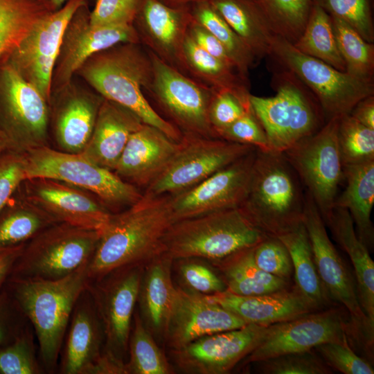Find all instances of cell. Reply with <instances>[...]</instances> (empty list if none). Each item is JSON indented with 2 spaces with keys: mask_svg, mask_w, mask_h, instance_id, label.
I'll use <instances>...</instances> for the list:
<instances>
[{
  "mask_svg": "<svg viewBox=\"0 0 374 374\" xmlns=\"http://www.w3.org/2000/svg\"><path fill=\"white\" fill-rule=\"evenodd\" d=\"M277 238L285 244L290 255L295 287L315 310L328 308L332 302L317 273L303 224Z\"/></svg>",
  "mask_w": 374,
  "mask_h": 374,
  "instance_id": "34",
  "label": "cell"
},
{
  "mask_svg": "<svg viewBox=\"0 0 374 374\" xmlns=\"http://www.w3.org/2000/svg\"><path fill=\"white\" fill-rule=\"evenodd\" d=\"M273 33L294 44L303 33L314 0H258Z\"/></svg>",
  "mask_w": 374,
  "mask_h": 374,
  "instance_id": "40",
  "label": "cell"
},
{
  "mask_svg": "<svg viewBox=\"0 0 374 374\" xmlns=\"http://www.w3.org/2000/svg\"><path fill=\"white\" fill-rule=\"evenodd\" d=\"M144 265L113 271L89 282L105 337L104 352L121 362L128 352L132 321Z\"/></svg>",
  "mask_w": 374,
  "mask_h": 374,
  "instance_id": "16",
  "label": "cell"
},
{
  "mask_svg": "<svg viewBox=\"0 0 374 374\" xmlns=\"http://www.w3.org/2000/svg\"><path fill=\"white\" fill-rule=\"evenodd\" d=\"M57 222L18 189L0 211V249L25 244Z\"/></svg>",
  "mask_w": 374,
  "mask_h": 374,
  "instance_id": "35",
  "label": "cell"
},
{
  "mask_svg": "<svg viewBox=\"0 0 374 374\" xmlns=\"http://www.w3.org/2000/svg\"><path fill=\"white\" fill-rule=\"evenodd\" d=\"M62 348L60 371L62 374H91L104 353L103 326L87 290L78 299ZM61 354V353H60Z\"/></svg>",
  "mask_w": 374,
  "mask_h": 374,
  "instance_id": "24",
  "label": "cell"
},
{
  "mask_svg": "<svg viewBox=\"0 0 374 374\" xmlns=\"http://www.w3.org/2000/svg\"><path fill=\"white\" fill-rule=\"evenodd\" d=\"M247 324L206 296L177 287L163 338L170 350H177L204 336Z\"/></svg>",
  "mask_w": 374,
  "mask_h": 374,
  "instance_id": "23",
  "label": "cell"
},
{
  "mask_svg": "<svg viewBox=\"0 0 374 374\" xmlns=\"http://www.w3.org/2000/svg\"><path fill=\"white\" fill-rule=\"evenodd\" d=\"M293 46L302 53L346 72L337 47L330 15L315 1L304 30Z\"/></svg>",
  "mask_w": 374,
  "mask_h": 374,
  "instance_id": "37",
  "label": "cell"
},
{
  "mask_svg": "<svg viewBox=\"0 0 374 374\" xmlns=\"http://www.w3.org/2000/svg\"><path fill=\"white\" fill-rule=\"evenodd\" d=\"M188 33L204 51L239 71L234 60L225 47L193 18L189 25Z\"/></svg>",
  "mask_w": 374,
  "mask_h": 374,
  "instance_id": "53",
  "label": "cell"
},
{
  "mask_svg": "<svg viewBox=\"0 0 374 374\" xmlns=\"http://www.w3.org/2000/svg\"><path fill=\"white\" fill-rule=\"evenodd\" d=\"M149 55L152 76L147 89L176 127L183 135L218 139L208 118L213 89L192 81L154 53Z\"/></svg>",
  "mask_w": 374,
  "mask_h": 374,
  "instance_id": "15",
  "label": "cell"
},
{
  "mask_svg": "<svg viewBox=\"0 0 374 374\" xmlns=\"http://www.w3.org/2000/svg\"><path fill=\"white\" fill-rule=\"evenodd\" d=\"M331 17L339 53L346 65V72L363 81L373 82L374 45L344 21Z\"/></svg>",
  "mask_w": 374,
  "mask_h": 374,
  "instance_id": "39",
  "label": "cell"
},
{
  "mask_svg": "<svg viewBox=\"0 0 374 374\" xmlns=\"http://www.w3.org/2000/svg\"><path fill=\"white\" fill-rule=\"evenodd\" d=\"M26 178L24 154L7 149L0 154V211Z\"/></svg>",
  "mask_w": 374,
  "mask_h": 374,
  "instance_id": "52",
  "label": "cell"
},
{
  "mask_svg": "<svg viewBox=\"0 0 374 374\" xmlns=\"http://www.w3.org/2000/svg\"><path fill=\"white\" fill-rule=\"evenodd\" d=\"M346 186L337 196L334 207L346 209L357 235L368 250L373 249L374 231L371 216L374 204V159L344 166Z\"/></svg>",
  "mask_w": 374,
  "mask_h": 374,
  "instance_id": "31",
  "label": "cell"
},
{
  "mask_svg": "<svg viewBox=\"0 0 374 374\" xmlns=\"http://www.w3.org/2000/svg\"><path fill=\"white\" fill-rule=\"evenodd\" d=\"M175 222L168 195L143 193L134 204L112 213L100 230L94 253L87 265L89 282L116 270L143 266L162 253V240Z\"/></svg>",
  "mask_w": 374,
  "mask_h": 374,
  "instance_id": "1",
  "label": "cell"
},
{
  "mask_svg": "<svg viewBox=\"0 0 374 374\" xmlns=\"http://www.w3.org/2000/svg\"><path fill=\"white\" fill-rule=\"evenodd\" d=\"M350 114L360 123L374 130V96H368L359 101Z\"/></svg>",
  "mask_w": 374,
  "mask_h": 374,
  "instance_id": "54",
  "label": "cell"
},
{
  "mask_svg": "<svg viewBox=\"0 0 374 374\" xmlns=\"http://www.w3.org/2000/svg\"><path fill=\"white\" fill-rule=\"evenodd\" d=\"M163 3L172 6V7H181L188 3H199L203 1H211V0H160Z\"/></svg>",
  "mask_w": 374,
  "mask_h": 374,
  "instance_id": "57",
  "label": "cell"
},
{
  "mask_svg": "<svg viewBox=\"0 0 374 374\" xmlns=\"http://www.w3.org/2000/svg\"><path fill=\"white\" fill-rule=\"evenodd\" d=\"M19 190L58 223L100 231L113 213L92 193L60 180L28 177Z\"/></svg>",
  "mask_w": 374,
  "mask_h": 374,
  "instance_id": "21",
  "label": "cell"
},
{
  "mask_svg": "<svg viewBox=\"0 0 374 374\" xmlns=\"http://www.w3.org/2000/svg\"><path fill=\"white\" fill-rule=\"evenodd\" d=\"M104 99L76 75L63 87L52 91L48 102V129L53 148L81 153L91 136Z\"/></svg>",
  "mask_w": 374,
  "mask_h": 374,
  "instance_id": "18",
  "label": "cell"
},
{
  "mask_svg": "<svg viewBox=\"0 0 374 374\" xmlns=\"http://www.w3.org/2000/svg\"><path fill=\"white\" fill-rule=\"evenodd\" d=\"M7 149H8L7 142L0 138V154Z\"/></svg>",
  "mask_w": 374,
  "mask_h": 374,
  "instance_id": "59",
  "label": "cell"
},
{
  "mask_svg": "<svg viewBox=\"0 0 374 374\" xmlns=\"http://www.w3.org/2000/svg\"><path fill=\"white\" fill-rule=\"evenodd\" d=\"M313 350L332 369L344 374H373L374 369L366 359L358 356L350 344L328 342Z\"/></svg>",
  "mask_w": 374,
  "mask_h": 374,
  "instance_id": "49",
  "label": "cell"
},
{
  "mask_svg": "<svg viewBox=\"0 0 374 374\" xmlns=\"http://www.w3.org/2000/svg\"><path fill=\"white\" fill-rule=\"evenodd\" d=\"M179 142L143 123L130 137L114 170L125 181L148 186L175 155Z\"/></svg>",
  "mask_w": 374,
  "mask_h": 374,
  "instance_id": "25",
  "label": "cell"
},
{
  "mask_svg": "<svg viewBox=\"0 0 374 374\" xmlns=\"http://www.w3.org/2000/svg\"><path fill=\"white\" fill-rule=\"evenodd\" d=\"M7 0H0V6L3 4Z\"/></svg>",
  "mask_w": 374,
  "mask_h": 374,
  "instance_id": "60",
  "label": "cell"
},
{
  "mask_svg": "<svg viewBox=\"0 0 374 374\" xmlns=\"http://www.w3.org/2000/svg\"><path fill=\"white\" fill-rule=\"evenodd\" d=\"M253 248L241 250L212 263L220 271L226 291L238 295L256 296L291 287V281L268 274L257 266Z\"/></svg>",
  "mask_w": 374,
  "mask_h": 374,
  "instance_id": "32",
  "label": "cell"
},
{
  "mask_svg": "<svg viewBox=\"0 0 374 374\" xmlns=\"http://www.w3.org/2000/svg\"><path fill=\"white\" fill-rule=\"evenodd\" d=\"M143 123L130 109L105 98L91 136L81 154L114 172L130 137Z\"/></svg>",
  "mask_w": 374,
  "mask_h": 374,
  "instance_id": "28",
  "label": "cell"
},
{
  "mask_svg": "<svg viewBox=\"0 0 374 374\" xmlns=\"http://www.w3.org/2000/svg\"><path fill=\"white\" fill-rule=\"evenodd\" d=\"M90 11L89 2L80 6L64 30L52 73L51 91L69 82L94 53L120 43H139L140 37L133 24L93 26L90 23Z\"/></svg>",
  "mask_w": 374,
  "mask_h": 374,
  "instance_id": "19",
  "label": "cell"
},
{
  "mask_svg": "<svg viewBox=\"0 0 374 374\" xmlns=\"http://www.w3.org/2000/svg\"><path fill=\"white\" fill-rule=\"evenodd\" d=\"M256 152L255 149L194 186L169 195L175 222L239 207L249 190Z\"/></svg>",
  "mask_w": 374,
  "mask_h": 374,
  "instance_id": "20",
  "label": "cell"
},
{
  "mask_svg": "<svg viewBox=\"0 0 374 374\" xmlns=\"http://www.w3.org/2000/svg\"><path fill=\"white\" fill-rule=\"evenodd\" d=\"M43 366L37 359L31 332H23L0 349V373L39 374Z\"/></svg>",
  "mask_w": 374,
  "mask_h": 374,
  "instance_id": "45",
  "label": "cell"
},
{
  "mask_svg": "<svg viewBox=\"0 0 374 374\" xmlns=\"http://www.w3.org/2000/svg\"><path fill=\"white\" fill-rule=\"evenodd\" d=\"M267 237L238 207L175 222L162 240V253L173 261L195 258L213 263Z\"/></svg>",
  "mask_w": 374,
  "mask_h": 374,
  "instance_id": "5",
  "label": "cell"
},
{
  "mask_svg": "<svg viewBox=\"0 0 374 374\" xmlns=\"http://www.w3.org/2000/svg\"><path fill=\"white\" fill-rule=\"evenodd\" d=\"M174 261L178 262V274L185 290L204 296L226 291V285L220 275L199 258H182Z\"/></svg>",
  "mask_w": 374,
  "mask_h": 374,
  "instance_id": "46",
  "label": "cell"
},
{
  "mask_svg": "<svg viewBox=\"0 0 374 374\" xmlns=\"http://www.w3.org/2000/svg\"><path fill=\"white\" fill-rule=\"evenodd\" d=\"M270 55L293 73L312 93L326 122L350 114L363 98L374 94L373 82L359 80L345 71L306 55L282 37L274 35Z\"/></svg>",
  "mask_w": 374,
  "mask_h": 374,
  "instance_id": "9",
  "label": "cell"
},
{
  "mask_svg": "<svg viewBox=\"0 0 374 374\" xmlns=\"http://www.w3.org/2000/svg\"><path fill=\"white\" fill-rule=\"evenodd\" d=\"M193 17L225 47L240 73L247 78L256 59L210 2L195 3Z\"/></svg>",
  "mask_w": 374,
  "mask_h": 374,
  "instance_id": "41",
  "label": "cell"
},
{
  "mask_svg": "<svg viewBox=\"0 0 374 374\" xmlns=\"http://www.w3.org/2000/svg\"><path fill=\"white\" fill-rule=\"evenodd\" d=\"M255 149L221 139L184 134L175 155L144 193L159 196L182 192Z\"/></svg>",
  "mask_w": 374,
  "mask_h": 374,
  "instance_id": "13",
  "label": "cell"
},
{
  "mask_svg": "<svg viewBox=\"0 0 374 374\" xmlns=\"http://www.w3.org/2000/svg\"><path fill=\"white\" fill-rule=\"evenodd\" d=\"M75 75L104 98L132 111L145 124L159 129L176 142L182 139L179 130L161 117L143 94L152 80V66L150 55L139 43H120L94 53Z\"/></svg>",
  "mask_w": 374,
  "mask_h": 374,
  "instance_id": "2",
  "label": "cell"
},
{
  "mask_svg": "<svg viewBox=\"0 0 374 374\" xmlns=\"http://www.w3.org/2000/svg\"><path fill=\"white\" fill-rule=\"evenodd\" d=\"M255 1H258V0H255Z\"/></svg>",
  "mask_w": 374,
  "mask_h": 374,
  "instance_id": "61",
  "label": "cell"
},
{
  "mask_svg": "<svg viewBox=\"0 0 374 374\" xmlns=\"http://www.w3.org/2000/svg\"><path fill=\"white\" fill-rule=\"evenodd\" d=\"M10 332V314L3 299H0V344L8 338Z\"/></svg>",
  "mask_w": 374,
  "mask_h": 374,
  "instance_id": "56",
  "label": "cell"
},
{
  "mask_svg": "<svg viewBox=\"0 0 374 374\" xmlns=\"http://www.w3.org/2000/svg\"><path fill=\"white\" fill-rule=\"evenodd\" d=\"M53 10L62 8L68 0H47ZM89 1V0H88Z\"/></svg>",
  "mask_w": 374,
  "mask_h": 374,
  "instance_id": "58",
  "label": "cell"
},
{
  "mask_svg": "<svg viewBox=\"0 0 374 374\" xmlns=\"http://www.w3.org/2000/svg\"><path fill=\"white\" fill-rule=\"evenodd\" d=\"M183 63L214 90H228L240 95L250 94L246 77L236 69L213 57L200 47L187 33L182 48Z\"/></svg>",
  "mask_w": 374,
  "mask_h": 374,
  "instance_id": "36",
  "label": "cell"
},
{
  "mask_svg": "<svg viewBox=\"0 0 374 374\" xmlns=\"http://www.w3.org/2000/svg\"><path fill=\"white\" fill-rule=\"evenodd\" d=\"M173 260L165 254L151 259L143 267L137 302L140 317L146 328L157 337H164L177 287L171 268Z\"/></svg>",
  "mask_w": 374,
  "mask_h": 374,
  "instance_id": "29",
  "label": "cell"
},
{
  "mask_svg": "<svg viewBox=\"0 0 374 374\" xmlns=\"http://www.w3.org/2000/svg\"><path fill=\"white\" fill-rule=\"evenodd\" d=\"M209 2L256 59L270 55L274 34L256 1L211 0Z\"/></svg>",
  "mask_w": 374,
  "mask_h": 374,
  "instance_id": "33",
  "label": "cell"
},
{
  "mask_svg": "<svg viewBox=\"0 0 374 374\" xmlns=\"http://www.w3.org/2000/svg\"><path fill=\"white\" fill-rule=\"evenodd\" d=\"M357 341L346 310L328 307L296 319L268 326L260 344L243 359V365L278 355L305 352L328 342L353 345Z\"/></svg>",
  "mask_w": 374,
  "mask_h": 374,
  "instance_id": "12",
  "label": "cell"
},
{
  "mask_svg": "<svg viewBox=\"0 0 374 374\" xmlns=\"http://www.w3.org/2000/svg\"><path fill=\"white\" fill-rule=\"evenodd\" d=\"M88 0H68L38 20L3 57L27 82L50 100L51 78L64 30L76 10Z\"/></svg>",
  "mask_w": 374,
  "mask_h": 374,
  "instance_id": "17",
  "label": "cell"
},
{
  "mask_svg": "<svg viewBox=\"0 0 374 374\" xmlns=\"http://www.w3.org/2000/svg\"><path fill=\"white\" fill-rule=\"evenodd\" d=\"M263 374H330L332 370L314 350L278 355L253 363Z\"/></svg>",
  "mask_w": 374,
  "mask_h": 374,
  "instance_id": "43",
  "label": "cell"
},
{
  "mask_svg": "<svg viewBox=\"0 0 374 374\" xmlns=\"http://www.w3.org/2000/svg\"><path fill=\"white\" fill-rule=\"evenodd\" d=\"M193 18L181 7L160 0H141L134 20L138 19L144 39L157 55L173 66L175 63L184 65L183 44Z\"/></svg>",
  "mask_w": 374,
  "mask_h": 374,
  "instance_id": "27",
  "label": "cell"
},
{
  "mask_svg": "<svg viewBox=\"0 0 374 374\" xmlns=\"http://www.w3.org/2000/svg\"><path fill=\"white\" fill-rule=\"evenodd\" d=\"M301 185L283 153L257 150L249 190L239 208L263 233L277 238L303 223Z\"/></svg>",
  "mask_w": 374,
  "mask_h": 374,
  "instance_id": "4",
  "label": "cell"
},
{
  "mask_svg": "<svg viewBox=\"0 0 374 374\" xmlns=\"http://www.w3.org/2000/svg\"><path fill=\"white\" fill-rule=\"evenodd\" d=\"M267 327L248 323L204 336L170 353L177 366L185 373H228L260 344Z\"/></svg>",
  "mask_w": 374,
  "mask_h": 374,
  "instance_id": "22",
  "label": "cell"
},
{
  "mask_svg": "<svg viewBox=\"0 0 374 374\" xmlns=\"http://www.w3.org/2000/svg\"><path fill=\"white\" fill-rule=\"evenodd\" d=\"M217 137L228 141L251 145L261 152H271L266 133L253 109L218 132Z\"/></svg>",
  "mask_w": 374,
  "mask_h": 374,
  "instance_id": "50",
  "label": "cell"
},
{
  "mask_svg": "<svg viewBox=\"0 0 374 374\" xmlns=\"http://www.w3.org/2000/svg\"><path fill=\"white\" fill-rule=\"evenodd\" d=\"M303 224L311 245L317 273L331 302L348 312L357 340L366 351L373 350L374 326L362 311L355 278L332 244L321 213L305 191Z\"/></svg>",
  "mask_w": 374,
  "mask_h": 374,
  "instance_id": "10",
  "label": "cell"
},
{
  "mask_svg": "<svg viewBox=\"0 0 374 374\" xmlns=\"http://www.w3.org/2000/svg\"><path fill=\"white\" fill-rule=\"evenodd\" d=\"M250 94L244 96L228 90L213 89L208 118L217 138L218 132L252 109Z\"/></svg>",
  "mask_w": 374,
  "mask_h": 374,
  "instance_id": "47",
  "label": "cell"
},
{
  "mask_svg": "<svg viewBox=\"0 0 374 374\" xmlns=\"http://www.w3.org/2000/svg\"><path fill=\"white\" fill-rule=\"evenodd\" d=\"M330 16L348 24L367 42L373 43L371 0H314Z\"/></svg>",
  "mask_w": 374,
  "mask_h": 374,
  "instance_id": "44",
  "label": "cell"
},
{
  "mask_svg": "<svg viewBox=\"0 0 374 374\" xmlns=\"http://www.w3.org/2000/svg\"><path fill=\"white\" fill-rule=\"evenodd\" d=\"M47 100L0 58V132L8 150L24 154L51 146Z\"/></svg>",
  "mask_w": 374,
  "mask_h": 374,
  "instance_id": "11",
  "label": "cell"
},
{
  "mask_svg": "<svg viewBox=\"0 0 374 374\" xmlns=\"http://www.w3.org/2000/svg\"><path fill=\"white\" fill-rule=\"evenodd\" d=\"M206 296L247 324L268 326L317 311L294 285L262 295L242 296L224 291Z\"/></svg>",
  "mask_w": 374,
  "mask_h": 374,
  "instance_id": "26",
  "label": "cell"
},
{
  "mask_svg": "<svg viewBox=\"0 0 374 374\" xmlns=\"http://www.w3.org/2000/svg\"><path fill=\"white\" fill-rule=\"evenodd\" d=\"M337 141L344 166L374 159V130L350 114L339 117Z\"/></svg>",
  "mask_w": 374,
  "mask_h": 374,
  "instance_id": "42",
  "label": "cell"
},
{
  "mask_svg": "<svg viewBox=\"0 0 374 374\" xmlns=\"http://www.w3.org/2000/svg\"><path fill=\"white\" fill-rule=\"evenodd\" d=\"M25 244L26 243L0 249V286L8 275L11 273Z\"/></svg>",
  "mask_w": 374,
  "mask_h": 374,
  "instance_id": "55",
  "label": "cell"
},
{
  "mask_svg": "<svg viewBox=\"0 0 374 374\" xmlns=\"http://www.w3.org/2000/svg\"><path fill=\"white\" fill-rule=\"evenodd\" d=\"M134 325L128 343L126 374H171L173 369L143 324L139 312L134 314Z\"/></svg>",
  "mask_w": 374,
  "mask_h": 374,
  "instance_id": "38",
  "label": "cell"
},
{
  "mask_svg": "<svg viewBox=\"0 0 374 374\" xmlns=\"http://www.w3.org/2000/svg\"><path fill=\"white\" fill-rule=\"evenodd\" d=\"M24 156L26 178L48 177L70 184L94 195L112 213L131 206L143 196L136 186L81 153L46 146L30 150Z\"/></svg>",
  "mask_w": 374,
  "mask_h": 374,
  "instance_id": "7",
  "label": "cell"
},
{
  "mask_svg": "<svg viewBox=\"0 0 374 374\" xmlns=\"http://www.w3.org/2000/svg\"><path fill=\"white\" fill-rule=\"evenodd\" d=\"M86 264L56 280L12 279L16 301L32 324L42 366L53 372L75 305L89 283Z\"/></svg>",
  "mask_w": 374,
  "mask_h": 374,
  "instance_id": "3",
  "label": "cell"
},
{
  "mask_svg": "<svg viewBox=\"0 0 374 374\" xmlns=\"http://www.w3.org/2000/svg\"><path fill=\"white\" fill-rule=\"evenodd\" d=\"M339 119L328 121L316 133L283 152L314 201L322 218L332 210L344 176L337 141Z\"/></svg>",
  "mask_w": 374,
  "mask_h": 374,
  "instance_id": "14",
  "label": "cell"
},
{
  "mask_svg": "<svg viewBox=\"0 0 374 374\" xmlns=\"http://www.w3.org/2000/svg\"><path fill=\"white\" fill-rule=\"evenodd\" d=\"M257 266L264 271L291 281L294 268L289 251L276 237L267 236L253 248Z\"/></svg>",
  "mask_w": 374,
  "mask_h": 374,
  "instance_id": "48",
  "label": "cell"
},
{
  "mask_svg": "<svg viewBox=\"0 0 374 374\" xmlns=\"http://www.w3.org/2000/svg\"><path fill=\"white\" fill-rule=\"evenodd\" d=\"M141 0H96L90 23L96 26L133 24Z\"/></svg>",
  "mask_w": 374,
  "mask_h": 374,
  "instance_id": "51",
  "label": "cell"
},
{
  "mask_svg": "<svg viewBox=\"0 0 374 374\" xmlns=\"http://www.w3.org/2000/svg\"><path fill=\"white\" fill-rule=\"evenodd\" d=\"M276 94H250L254 114L263 127L271 152L283 153L319 131L326 123L322 109L308 88L291 71L274 74Z\"/></svg>",
  "mask_w": 374,
  "mask_h": 374,
  "instance_id": "6",
  "label": "cell"
},
{
  "mask_svg": "<svg viewBox=\"0 0 374 374\" xmlns=\"http://www.w3.org/2000/svg\"><path fill=\"white\" fill-rule=\"evenodd\" d=\"M323 220L350 259L361 308L374 326V262L369 250L357 237L354 222L346 209L334 207Z\"/></svg>",
  "mask_w": 374,
  "mask_h": 374,
  "instance_id": "30",
  "label": "cell"
},
{
  "mask_svg": "<svg viewBox=\"0 0 374 374\" xmlns=\"http://www.w3.org/2000/svg\"><path fill=\"white\" fill-rule=\"evenodd\" d=\"M99 238L98 230L53 224L26 243L12 269V279L64 278L89 262Z\"/></svg>",
  "mask_w": 374,
  "mask_h": 374,
  "instance_id": "8",
  "label": "cell"
}]
</instances>
